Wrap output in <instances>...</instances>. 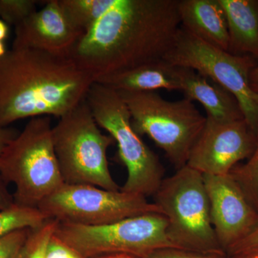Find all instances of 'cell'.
<instances>
[{
    "mask_svg": "<svg viewBox=\"0 0 258 258\" xmlns=\"http://www.w3.org/2000/svg\"><path fill=\"white\" fill-rule=\"evenodd\" d=\"M227 258H258V250L249 251L242 253L227 255Z\"/></svg>",
    "mask_w": 258,
    "mask_h": 258,
    "instance_id": "31",
    "label": "cell"
},
{
    "mask_svg": "<svg viewBox=\"0 0 258 258\" xmlns=\"http://www.w3.org/2000/svg\"><path fill=\"white\" fill-rule=\"evenodd\" d=\"M206 118L186 165L203 175H228L239 162L252 155L256 134L244 118L220 121Z\"/></svg>",
    "mask_w": 258,
    "mask_h": 258,
    "instance_id": "11",
    "label": "cell"
},
{
    "mask_svg": "<svg viewBox=\"0 0 258 258\" xmlns=\"http://www.w3.org/2000/svg\"><path fill=\"white\" fill-rule=\"evenodd\" d=\"M8 52L6 46H5V42L0 41V57H3Z\"/></svg>",
    "mask_w": 258,
    "mask_h": 258,
    "instance_id": "33",
    "label": "cell"
},
{
    "mask_svg": "<svg viewBox=\"0 0 258 258\" xmlns=\"http://www.w3.org/2000/svg\"><path fill=\"white\" fill-rule=\"evenodd\" d=\"M86 101L97 124L108 132L118 145V157L128 172L120 191L153 196L164 179V166L134 131L130 113L119 93L94 82Z\"/></svg>",
    "mask_w": 258,
    "mask_h": 258,
    "instance_id": "7",
    "label": "cell"
},
{
    "mask_svg": "<svg viewBox=\"0 0 258 258\" xmlns=\"http://www.w3.org/2000/svg\"><path fill=\"white\" fill-rule=\"evenodd\" d=\"M167 220V235L179 249L226 254L212 226L203 174L186 165L163 179L153 195Z\"/></svg>",
    "mask_w": 258,
    "mask_h": 258,
    "instance_id": "4",
    "label": "cell"
},
{
    "mask_svg": "<svg viewBox=\"0 0 258 258\" xmlns=\"http://www.w3.org/2000/svg\"><path fill=\"white\" fill-rule=\"evenodd\" d=\"M95 258H141L138 256L133 255V254L117 253L106 254V255L99 256Z\"/></svg>",
    "mask_w": 258,
    "mask_h": 258,
    "instance_id": "32",
    "label": "cell"
},
{
    "mask_svg": "<svg viewBox=\"0 0 258 258\" xmlns=\"http://www.w3.org/2000/svg\"><path fill=\"white\" fill-rule=\"evenodd\" d=\"M8 184L0 174V210H5L14 205L13 194L10 192Z\"/></svg>",
    "mask_w": 258,
    "mask_h": 258,
    "instance_id": "27",
    "label": "cell"
},
{
    "mask_svg": "<svg viewBox=\"0 0 258 258\" xmlns=\"http://www.w3.org/2000/svg\"><path fill=\"white\" fill-rule=\"evenodd\" d=\"M32 229L15 231L0 238V258H18Z\"/></svg>",
    "mask_w": 258,
    "mask_h": 258,
    "instance_id": "23",
    "label": "cell"
},
{
    "mask_svg": "<svg viewBox=\"0 0 258 258\" xmlns=\"http://www.w3.org/2000/svg\"><path fill=\"white\" fill-rule=\"evenodd\" d=\"M144 258H227L226 254H210L179 248L157 249Z\"/></svg>",
    "mask_w": 258,
    "mask_h": 258,
    "instance_id": "24",
    "label": "cell"
},
{
    "mask_svg": "<svg viewBox=\"0 0 258 258\" xmlns=\"http://www.w3.org/2000/svg\"><path fill=\"white\" fill-rule=\"evenodd\" d=\"M9 25L0 19V41L4 42L9 35Z\"/></svg>",
    "mask_w": 258,
    "mask_h": 258,
    "instance_id": "30",
    "label": "cell"
},
{
    "mask_svg": "<svg viewBox=\"0 0 258 258\" xmlns=\"http://www.w3.org/2000/svg\"><path fill=\"white\" fill-rule=\"evenodd\" d=\"M167 225L162 214L148 213L99 226L59 222L55 235L87 258L117 253L144 258L157 249L178 248Z\"/></svg>",
    "mask_w": 258,
    "mask_h": 258,
    "instance_id": "9",
    "label": "cell"
},
{
    "mask_svg": "<svg viewBox=\"0 0 258 258\" xmlns=\"http://www.w3.org/2000/svg\"><path fill=\"white\" fill-rule=\"evenodd\" d=\"M94 83L69 56L13 48L0 57V126L39 116L60 118Z\"/></svg>",
    "mask_w": 258,
    "mask_h": 258,
    "instance_id": "2",
    "label": "cell"
},
{
    "mask_svg": "<svg viewBox=\"0 0 258 258\" xmlns=\"http://www.w3.org/2000/svg\"><path fill=\"white\" fill-rule=\"evenodd\" d=\"M126 104L132 125L164 151L176 170L186 165L207 118L186 98L164 99L156 91H117Z\"/></svg>",
    "mask_w": 258,
    "mask_h": 258,
    "instance_id": "6",
    "label": "cell"
},
{
    "mask_svg": "<svg viewBox=\"0 0 258 258\" xmlns=\"http://www.w3.org/2000/svg\"><path fill=\"white\" fill-rule=\"evenodd\" d=\"M58 224V220L49 218L42 225L32 229L18 258H45L47 244Z\"/></svg>",
    "mask_w": 258,
    "mask_h": 258,
    "instance_id": "21",
    "label": "cell"
},
{
    "mask_svg": "<svg viewBox=\"0 0 258 258\" xmlns=\"http://www.w3.org/2000/svg\"><path fill=\"white\" fill-rule=\"evenodd\" d=\"M258 250V221L253 228L248 234L239 241L226 252L227 255L249 252V251Z\"/></svg>",
    "mask_w": 258,
    "mask_h": 258,
    "instance_id": "26",
    "label": "cell"
},
{
    "mask_svg": "<svg viewBox=\"0 0 258 258\" xmlns=\"http://www.w3.org/2000/svg\"><path fill=\"white\" fill-rule=\"evenodd\" d=\"M0 174L15 186L14 203L37 208L64 184L52 141L49 116L30 118L0 156Z\"/></svg>",
    "mask_w": 258,
    "mask_h": 258,
    "instance_id": "3",
    "label": "cell"
},
{
    "mask_svg": "<svg viewBox=\"0 0 258 258\" xmlns=\"http://www.w3.org/2000/svg\"><path fill=\"white\" fill-rule=\"evenodd\" d=\"M19 134L16 129L10 127L0 126V156L5 148Z\"/></svg>",
    "mask_w": 258,
    "mask_h": 258,
    "instance_id": "28",
    "label": "cell"
},
{
    "mask_svg": "<svg viewBox=\"0 0 258 258\" xmlns=\"http://www.w3.org/2000/svg\"><path fill=\"white\" fill-rule=\"evenodd\" d=\"M164 60L173 66L192 69L233 95L244 119L257 134L258 95L249 81L251 71L257 66L254 57L234 55L212 46L180 26Z\"/></svg>",
    "mask_w": 258,
    "mask_h": 258,
    "instance_id": "8",
    "label": "cell"
},
{
    "mask_svg": "<svg viewBox=\"0 0 258 258\" xmlns=\"http://www.w3.org/2000/svg\"><path fill=\"white\" fill-rule=\"evenodd\" d=\"M203 176L212 226L226 253L253 228L258 221V212L230 174Z\"/></svg>",
    "mask_w": 258,
    "mask_h": 258,
    "instance_id": "12",
    "label": "cell"
},
{
    "mask_svg": "<svg viewBox=\"0 0 258 258\" xmlns=\"http://www.w3.org/2000/svg\"><path fill=\"white\" fill-rule=\"evenodd\" d=\"M52 141L64 184L119 191L106 156L114 140L102 133L86 100L59 118L52 127Z\"/></svg>",
    "mask_w": 258,
    "mask_h": 258,
    "instance_id": "5",
    "label": "cell"
},
{
    "mask_svg": "<svg viewBox=\"0 0 258 258\" xmlns=\"http://www.w3.org/2000/svg\"><path fill=\"white\" fill-rule=\"evenodd\" d=\"M36 0H0V18L16 27L37 11Z\"/></svg>",
    "mask_w": 258,
    "mask_h": 258,
    "instance_id": "22",
    "label": "cell"
},
{
    "mask_svg": "<svg viewBox=\"0 0 258 258\" xmlns=\"http://www.w3.org/2000/svg\"><path fill=\"white\" fill-rule=\"evenodd\" d=\"M45 258H87L54 235L47 244Z\"/></svg>",
    "mask_w": 258,
    "mask_h": 258,
    "instance_id": "25",
    "label": "cell"
},
{
    "mask_svg": "<svg viewBox=\"0 0 258 258\" xmlns=\"http://www.w3.org/2000/svg\"><path fill=\"white\" fill-rule=\"evenodd\" d=\"M181 26L203 41L229 50L225 13L220 0H179Z\"/></svg>",
    "mask_w": 258,
    "mask_h": 258,
    "instance_id": "15",
    "label": "cell"
},
{
    "mask_svg": "<svg viewBox=\"0 0 258 258\" xmlns=\"http://www.w3.org/2000/svg\"><path fill=\"white\" fill-rule=\"evenodd\" d=\"M94 82L116 91L149 92L158 89L180 91L175 66L164 60L103 76Z\"/></svg>",
    "mask_w": 258,
    "mask_h": 258,
    "instance_id": "16",
    "label": "cell"
},
{
    "mask_svg": "<svg viewBox=\"0 0 258 258\" xmlns=\"http://www.w3.org/2000/svg\"><path fill=\"white\" fill-rule=\"evenodd\" d=\"M48 219L38 208L14 204L9 208L0 210V238L15 231L36 228Z\"/></svg>",
    "mask_w": 258,
    "mask_h": 258,
    "instance_id": "19",
    "label": "cell"
},
{
    "mask_svg": "<svg viewBox=\"0 0 258 258\" xmlns=\"http://www.w3.org/2000/svg\"><path fill=\"white\" fill-rule=\"evenodd\" d=\"M13 48H32L54 55L69 56L84 32L72 23L60 0L45 1V6L15 27Z\"/></svg>",
    "mask_w": 258,
    "mask_h": 258,
    "instance_id": "13",
    "label": "cell"
},
{
    "mask_svg": "<svg viewBox=\"0 0 258 258\" xmlns=\"http://www.w3.org/2000/svg\"><path fill=\"white\" fill-rule=\"evenodd\" d=\"M37 208L48 218L86 226L108 225L144 214H162L156 204L149 203L142 195L89 184H64Z\"/></svg>",
    "mask_w": 258,
    "mask_h": 258,
    "instance_id": "10",
    "label": "cell"
},
{
    "mask_svg": "<svg viewBox=\"0 0 258 258\" xmlns=\"http://www.w3.org/2000/svg\"><path fill=\"white\" fill-rule=\"evenodd\" d=\"M229 32L228 52L258 60V0H220Z\"/></svg>",
    "mask_w": 258,
    "mask_h": 258,
    "instance_id": "17",
    "label": "cell"
},
{
    "mask_svg": "<svg viewBox=\"0 0 258 258\" xmlns=\"http://www.w3.org/2000/svg\"><path fill=\"white\" fill-rule=\"evenodd\" d=\"M114 0H60L61 7L76 28L87 33Z\"/></svg>",
    "mask_w": 258,
    "mask_h": 258,
    "instance_id": "18",
    "label": "cell"
},
{
    "mask_svg": "<svg viewBox=\"0 0 258 258\" xmlns=\"http://www.w3.org/2000/svg\"><path fill=\"white\" fill-rule=\"evenodd\" d=\"M250 86L254 93L258 95V64L251 71L249 76Z\"/></svg>",
    "mask_w": 258,
    "mask_h": 258,
    "instance_id": "29",
    "label": "cell"
},
{
    "mask_svg": "<svg viewBox=\"0 0 258 258\" xmlns=\"http://www.w3.org/2000/svg\"><path fill=\"white\" fill-rule=\"evenodd\" d=\"M175 67L180 91L190 101L201 103L207 116L220 121L243 119L238 102L229 91L192 69Z\"/></svg>",
    "mask_w": 258,
    "mask_h": 258,
    "instance_id": "14",
    "label": "cell"
},
{
    "mask_svg": "<svg viewBox=\"0 0 258 258\" xmlns=\"http://www.w3.org/2000/svg\"><path fill=\"white\" fill-rule=\"evenodd\" d=\"M256 138L252 155L244 164L236 166L230 174L258 212V131Z\"/></svg>",
    "mask_w": 258,
    "mask_h": 258,
    "instance_id": "20",
    "label": "cell"
},
{
    "mask_svg": "<svg viewBox=\"0 0 258 258\" xmlns=\"http://www.w3.org/2000/svg\"><path fill=\"white\" fill-rule=\"evenodd\" d=\"M179 0H114L71 51L93 81L164 60L181 26Z\"/></svg>",
    "mask_w": 258,
    "mask_h": 258,
    "instance_id": "1",
    "label": "cell"
}]
</instances>
